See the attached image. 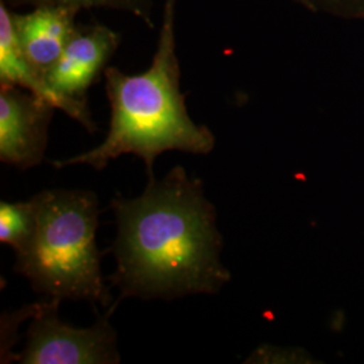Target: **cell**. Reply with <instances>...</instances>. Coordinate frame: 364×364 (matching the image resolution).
<instances>
[{
  "label": "cell",
  "mask_w": 364,
  "mask_h": 364,
  "mask_svg": "<svg viewBox=\"0 0 364 364\" xmlns=\"http://www.w3.org/2000/svg\"><path fill=\"white\" fill-rule=\"evenodd\" d=\"M317 10L346 18H364V0H314Z\"/></svg>",
  "instance_id": "obj_12"
},
{
  "label": "cell",
  "mask_w": 364,
  "mask_h": 364,
  "mask_svg": "<svg viewBox=\"0 0 364 364\" xmlns=\"http://www.w3.org/2000/svg\"><path fill=\"white\" fill-rule=\"evenodd\" d=\"M10 9L19 7H39L52 6L64 7L80 13L90 9H111L117 11L129 13L141 19L149 28H154L153 19V0H1Z\"/></svg>",
  "instance_id": "obj_10"
},
{
  "label": "cell",
  "mask_w": 364,
  "mask_h": 364,
  "mask_svg": "<svg viewBox=\"0 0 364 364\" xmlns=\"http://www.w3.org/2000/svg\"><path fill=\"white\" fill-rule=\"evenodd\" d=\"M61 301L48 299L37 304L27 331L26 347L16 360L23 364L119 363L117 333L109 324L117 302L92 328L77 329L60 320Z\"/></svg>",
  "instance_id": "obj_4"
},
{
  "label": "cell",
  "mask_w": 364,
  "mask_h": 364,
  "mask_svg": "<svg viewBox=\"0 0 364 364\" xmlns=\"http://www.w3.org/2000/svg\"><path fill=\"white\" fill-rule=\"evenodd\" d=\"M120 34L100 23L76 27L58 61L45 76L63 102L64 112L88 132L97 130L87 105V92L102 75L120 45Z\"/></svg>",
  "instance_id": "obj_5"
},
{
  "label": "cell",
  "mask_w": 364,
  "mask_h": 364,
  "mask_svg": "<svg viewBox=\"0 0 364 364\" xmlns=\"http://www.w3.org/2000/svg\"><path fill=\"white\" fill-rule=\"evenodd\" d=\"M37 230L34 197L23 203H0V242L14 248L15 257L25 254Z\"/></svg>",
  "instance_id": "obj_9"
},
{
  "label": "cell",
  "mask_w": 364,
  "mask_h": 364,
  "mask_svg": "<svg viewBox=\"0 0 364 364\" xmlns=\"http://www.w3.org/2000/svg\"><path fill=\"white\" fill-rule=\"evenodd\" d=\"M117 269L108 279L127 297L171 299L216 294L231 273L221 262L223 237L203 182L176 166L144 193L115 197Z\"/></svg>",
  "instance_id": "obj_1"
},
{
  "label": "cell",
  "mask_w": 364,
  "mask_h": 364,
  "mask_svg": "<svg viewBox=\"0 0 364 364\" xmlns=\"http://www.w3.org/2000/svg\"><path fill=\"white\" fill-rule=\"evenodd\" d=\"M308 353L296 348L260 347L254 352L246 363H308Z\"/></svg>",
  "instance_id": "obj_11"
},
{
  "label": "cell",
  "mask_w": 364,
  "mask_h": 364,
  "mask_svg": "<svg viewBox=\"0 0 364 364\" xmlns=\"http://www.w3.org/2000/svg\"><path fill=\"white\" fill-rule=\"evenodd\" d=\"M37 230L30 247L16 257L15 272L48 299L88 301L108 308L109 289L96 245L97 197L91 191L48 189L34 196Z\"/></svg>",
  "instance_id": "obj_3"
},
{
  "label": "cell",
  "mask_w": 364,
  "mask_h": 364,
  "mask_svg": "<svg viewBox=\"0 0 364 364\" xmlns=\"http://www.w3.org/2000/svg\"><path fill=\"white\" fill-rule=\"evenodd\" d=\"M294 1L299 3L301 6H304V7H306V9H309L311 11H317L314 0H294Z\"/></svg>",
  "instance_id": "obj_13"
},
{
  "label": "cell",
  "mask_w": 364,
  "mask_h": 364,
  "mask_svg": "<svg viewBox=\"0 0 364 364\" xmlns=\"http://www.w3.org/2000/svg\"><path fill=\"white\" fill-rule=\"evenodd\" d=\"M0 84L16 85L36 93L64 111L60 97L48 87L46 81L33 69L21 52L14 36L11 9L0 0Z\"/></svg>",
  "instance_id": "obj_8"
},
{
  "label": "cell",
  "mask_w": 364,
  "mask_h": 364,
  "mask_svg": "<svg viewBox=\"0 0 364 364\" xmlns=\"http://www.w3.org/2000/svg\"><path fill=\"white\" fill-rule=\"evenodd\" d=\"M78 13L52 6L34 7L30 13L11 11L14 36L27 63L41 77L48 75L76 30Z\"/></svg>",
  "instance_id": "obj_7"
},
{
  "label": "cell",
  "mask_w": 364,
  "mask_h": 364,
  "mask_svg": "<svg viewBox=\"0 0 364 364\" xmlns=\"http://www.w3.org/2000/svg\"><path fill=\"white\" fill-rule=\"evenodd\" d=\"M176 6L177 0L164 3L156 50L146 72L127 75L114 66L105 69L111 119L105 141L87 153L53 161L55 168L88 165L102 170L119 156L132 154L144 159L147 176L153 177L154 161L165 151L207 156L213 150V132L189 117L180 87Z\"/></svg>",
  "instance_id": "obj_2"
},
{
  "label": "cell",
  "mask_w": 364,
  "mask_h": 364,
  "mask_svg": "<svg viewBox=\"0 0 364 364\" xmlns=\"http://www.w3.org/2000/svg\"><path fill=\"white\" fill-rule=\"evenodd\" d=\"M52 103L16 85L0 84V159L18 169L38 166L49 141Z\"/></svg>",
  "instance_id": "obj_6"
}]
</instances>
